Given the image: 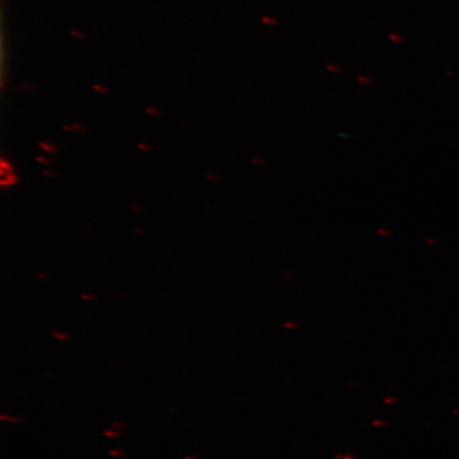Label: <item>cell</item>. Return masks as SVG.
Here are the masks:
<instances>
[{
    "instance_id": "1",
    "label": "cell",
    "mask_w": 459,
    "mask_h": 459,
    "mask_svg": "<svg viewBox=\"0 0 459 459\" xmlns=\"http://www.w3.org/2000/svg\"><path fill=\"white\" fill-rule=\"evenodd\" d=\"M0 185L3 187L13 186L19 183V177L15 175L13 166L8 160H0Z\"/></svg>"
},
{
    "instance_id": "2",
    "label": "cell",
    "mask_w": 459,
    "mask_h": 459,
    "mask_svg": "<svg viewBox=\"0 0 459 459\" xmlns=\"http://www.w3.org/2000/svg\"><path fill=\"white\" fill-rule=\"evenodd\" d=\"M63 130L71 132V134H85V132L88 131L84 126L80 124L63 126Z\"/></svg>"
},
{
    "instance_id": "3",
    "label": "cell",
    "mask_w": 459,
    "mask_h": 459,
    "mask_svg": "<svg viewBox=\"0 0 459 459\" xmlns=\"http://www.w3.org/2000/svg\"><path fill=\"white\" fill-rule=\"evenodd\" d=\"M39 147L43 149L45 152L56 154L57 152V148L54 143H50L48 142H39Z\"/></svg>"
},
{
    "instance_id": "4",
    "label": "cell",
    "mask_w": 459,
    "mask_h": 459,
    "mask_svg": "<svg viewBox=\"0 0 459 459\" xmlns=\"http://www.w3.org/2000/svg\"><path fill=\"white\" fill-rule=\"evenodd\" d=\"M262 22H264V24H266L269 26H277L279 24L278 20L273 16H264L262 19Z\"/></svg>"
},
{
    "instance_id": "5",
    "label": "cell",
    "mask_w": 459,
    "mask_h": 459,
    "mask_svg": "<svg viewBox=\"0 0 459 459\" xmlns=\"http://www.w3.org/2000/svg\"><path fill=\"white\" fill-rule=\"evenodd\" d=\"M53 336L56 338V340L61 341V342L68 341L71 338V336L65 334V332H57V331L53 332Z\"/></svg>"
},
{
    "instance_id": "6",
    "label": "cell",
    "mask_w": 459,
    "mask_h": 459,
    "mask_svg": "<svg viewBox=\"0 0 459 459\" xmlns=\"http://www.w3.org/2000/svg\"><path fill=\"white\" fill-rule=\"evenodd\" d=\"M93 89L96 91H99V93L103 94V95H107V94H108V91H110V90H108L107 88V86L101 85V84H93Z\"/></svg>"
},
{
    "instance_id": "7",
    "label": "cell",
    "mask_w": 459,
    "mask_h": 459,
    "mask_svg": "<svg viewBox=\"0 0 459 459\" xmlns=\"http://www.w3.org/2000/svg\"><path fill=\"white\" fill-rule=\"evenodd\" d=\"M137 148L140 149V151L142 152H152L153 151V148L152 145H149V143H137Z\"/></svg>"
},
{
    "instance_id": "8",
    "label": "cell",
    "mask_w": 459,
    "mask_h": 459,
    "mask_svg": "<svg viewBox=\"0 0 459 459\" xmlns=\"http://www.w3.org/2000/svg\"><path fill=\"white\" fill-rule=\"evenodd\" d=\"M80 298L86 302H95L97 300V297L93 294H89V292H85V294H82Z\"/></svg>"
},
{
    "instance_id": "9",
    "label": "cell",
    "mask_w": 459,
    "mask_h": 459,
    "mask_svg": "<svg viewBox=\"0 0 459 459\" xmlns=\"http://www.w3.org/2000/svg\"><path fill=\"white\" fill-rule=\"evenodd\" d=\"M146 112L149 115H152V117H160V115H162V112H160V110H158V108H153V107L147 108Z\"/></svg>"
},
{
    "instance_id": "10",
    "label": "cell",
    "mask_w": 459,
    "mask_h": 459,
    "mask_svg": "<svg viewBox=\"0 0 459 459\" xmlns=\"http://www.w3.org/2000/svg\"><path fill=\"white\" fill-rule=\"evenodd\" d=\"M42 172L45 177H48L50 179H56L59 177V174L54 170L45 169Z\"/></svg>"
},
{
    "instance_id": "11",
    "label": "cell",
    "mask_w": 459,
    "mask_h": 459,
    "mask_svg": "<svg viewBox=\"0 0 459 459\" xmlns=\"http://www.w3.org/2000/svg\"><path fill=\"white\" fill-rule=\"evenodd\" d=\"M36 160H37L38 163L43 164V165H50L51 163H53V160H51L48 158L42 157V156H38L36 158Z\"/></svg>"
},
{
    "instance_id": "12",
    "label": "cell",
    "mask_w": 459,
    "mask_h": 459,
    "mask_svg": "<svg viewBox=\"0 0 459 459\" xmlns=\"http://www.w3.org/2000/svg\"><path fill=\"white\" fill-rule=\"evenodd\" d=\"M37 278L39 280L48 281L53 279V275L46 273H37Z\"/></svg>"
},
{
    "instance_id": "13",
    "label": "cell",
    "mask_w": 459,
    "mask_h": 459,
    "mask_svg": "<svg viewBox=\"0 0 459 459\" xmlns=\"http://www.w3.org/2000/svg\"><path fill=\"white\" fill-rule=\"evenodd\" d=\"M70 33L72 37L77 38L78 39H84L86 38L85 34L79 30H71Z\"/></svg>"
},
{
    "instance_id": "14",
    "label": "cell",
    "mask_w": 459,
    "mask_h": 459,
    "mask_svg": "<svg viewBox=\"0 0 459 459\" xmlns=\"http://www.w3.org/2000/svg\"><path fill=\"white\" fill-rule=\"evenodd\" d=\"M131 210L136 212V213H143V212L146 211V209L143 208V206H142L140 204L132 205Z\"/></svg>"
},
{
    "instance_id": "15",
    "label": "cell",
    "mask_w": 459,
    "mask_h": 459,
    "mask_svg": "<svg viewBox=\"0 0 459 459\" xmlns=\"http://www.w3.org/2000/svg\"><path fill=\"white\" fill-rule=\"evenodd\" d=\"M105 435L107 437L117 438L120 434L118 432H113V430H106Z\"/></svg>"
},
{
    "instance_id": "16",
    "label": "cell",
    "mask_w": 459,
    "mask_h": 459,
    "mask_svg": "<svg viewBox=\"0 0 459 459\" xmlns=\"http://www.w3.org/2000/svg\"><path fill=\"white\" fill-rule=\"evenodd\" d=\"M2 419H3V420H7L9 422H22V420H20V419L13 418V417H10V416L3 415Z\"/></svg>"
},
{
    "instance_id": "17",
    "label": "cell",
    "mask_w": 459,
    "mask_h": 459,
    "mask_svg": "<svg viewBox=\"0 0 459 459\" xmlns=\"http://www.w3.org/2000/svg\"><path fill=\"white\" fill-rule=\"evenodd\" d=\"M390 39H393L395 44H400L402 42L400 36H397V34H390Z\"/></svg>"
},
{
    "instance_id": "18",
    "label": "cell",
    "mask_w": 459,
    "mask_h": 459,
    "mask_svg": "<svg viewBox=\"0 0 459 459\" xmlns=\"http://www.w3.org/2000/svg\"><path fill=\"white\" fill-rule=\"evenodd\" d=\"M328 71L333 72V73H340V72H342V68L340 66L329 65Z\"/></svg>"
},
{
    "instance_id": "19",
    "label": "cell",
    "mask_w": 459,
    "mask_h": 459,
    "mask_svg": "<svg viewBox=\"0 0 459 459\" xmlns=\"http://www.w3.org/2000/svg\"><path fill=\"white\" fill-rule=\"evenodd\" d=\"M359 82L360 83H363V84H370L371 83V79L368 78V77H359Z\"/></svg>"
},
{
    "instance_id": "20",
    "label": "cell",
    "mask_w": 459,
    "mask_h": 459,
    "mask_svg": "<svg viewBox=\"0 0 459 459\" xmlns=\"http://www.w3.org/2000/svg\"><path fill=\"white\" fill-rule=\"evenodd\" d=\"M110 455L112 456H117L118 457V456H123L125 455V452L118 451V450H113V451L110 452Z\"/></svg>"
},
{
    "instance_id": "21",
    "label": "cell",
    "mask_w": 459,
    "mask_h": 459,
    "mask_svg": "<svg viewBox=\"0 0 459 459\" xmlns=\"http://www.w3.org/2000/svg\"><path fill=\"white\" fill-rule=\"evenodd\" d=\"M132 231H134L136 234H140V235H145L146 234L145 230H143L141 228H134V230H132Z\"/></svg>"
},
{
    "instance_id": "22",
    "label": "cell",
    "mask_w": 459,
    "mask_h": 459,
    "mask_svg": "<svg viewBox=\"0 0 459 459\" xmlns=\"http://www.w3.org/2000/svg\"><path fill=\"white\" fill-rule=\"evenodd\" d=\"M206 177H208L209 180L218 181V178L214 175H208Z\"/></svg>"
},
{
    "instance_id": "23",
    "label": "cell",
    "mask_w": 459,
    "mask_h": 459,
    "mask_svg": "<svg viewBox=\"0 0 459 459\" xmlns=\"http://www.w3.org/2000/svg\"><path fill=\"white\" fill-rule=\"evenodd\" d=\"M113 427H115V428H119V427L120 428H124L125 426L122 423H113Z\"/></svg>"
},
{
    "instance_id": "24",
    "label": "cell",
    "mask_w": 459,
    "mask_h": 459,
    "mask_svg": "<svg viewBox=\"0 0 459 459\" xmlns=\"http://www.w3.org/2000/svg\"><path fill=\"white\" fill-rule=\"evenodd\" d=\"M186 459H197V458L187 456Z\"/></svg>"
}]
</instances>
